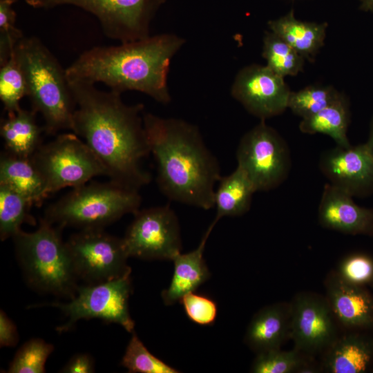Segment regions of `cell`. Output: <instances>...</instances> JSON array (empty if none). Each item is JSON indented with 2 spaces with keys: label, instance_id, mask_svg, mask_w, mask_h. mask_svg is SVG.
Listing matches in <instances>:
<instances>
[{
  "label": "cell",
  "instance_id": "obj_1",
  "mask_svg": "<svg viewBox=\"0 0 373 373\" xmlns=\"http://www.w3.org/2000/svg\"><path fill=\"white\" fill-rule=\"evenodd\" d=\"M75 102L72 131L88 145L111 180L139 190L151 181L142 161L151 153L144 105L126 104L120 93L68 81Z\"/></svg>",
  "mask_w": 373,
  "mask_h": 373
},
{
  "label": "cell",
  "instance_id": "obj_2",
  "mask_svg": "<svg viewBox=\"0 0 373 373\" xmlns=\"http://www.w3.org/2000/svg\"><path fill=\"white\" fill-rule=\"evenodd\" d=\"M144 126L162 193L180 203L205 210L213 207L220 167L198 127L150 113H144Z\"/></svg>",
  "mask_w": 373,
  "mask_h": 373
},
{
  "label": "cell",
  "instance_id": "obj_3",
  "mask_svg": "<svg viewBox=\"0 0 373 373\" xmlns=\"http://www.w3.org/2000/svg\"><path fill=\"white\" fill-rule=\"evenodd\" d=\"M184 43L175 34L164 33L117 46H95L66 69V76L68 81L101 82L120 93L141 92L167 104L171 61Z\"/></svg>",
  "mask_w": 373,
  "mask_h": 373
},
{
  "label": "cell",
  "instance_id": "obj_4",
  "mask_svg": "<svg viewBox=\"0 0 373 373\" xmlns=\"http://www.w3.org/2000/svg\"><path fill=\"white\" fill-rule=\"evenodd\" d=\"M14 55L25 77L32 110L44 119V132L72 130L76 106L66 69L35 37L23 36Z\"/></svg>",
  "mask_w": 373,
  "mask_h": 373
},
{
  "label": "cell",
  "instance_id": "obj_5",
  "mask_svg": "<svg viewBox=\"0 0 373 373\" xmlns=\"http://www.w3.org/2000/svg\"><path fill=\"white\" fill-rule=\"evenodd\" d=\"M61 229L42 218L36 231L20 230L12 238L28 283L40 291L71 299L78 288L77 277Z\"/></svg>",
  "mask_w": 373,
  "mask_h": 373
},
{
  "label": "cell",
  "instance_id": "obj_6",
  "mask_svg": "<svg viewBox=\"0 0 373 373\" xmlns=\"http://www.w3.org/2000/svg\"><path fill=\"white\" fill-rule=\"evenodd\" d=\"M139 190L109 180L73 188L46 209L44 218L61 228L103 229L140 207Z\"/></svg>",
  "mask_w": 373,
  "mask_h": 373
},
{
  "label": "cell",
  "instance_id": "obj_7",
  "mask_svg": "<svg viewBox=\"0 0 373 373\" xmlns=\"http://www.w3.org/2000/svg\"><path fill=\"white\" fill-rule=\"evenodd\" d=\"M31 159L42 176L48 194L77 187L107 173L88 145L74 133L58 135L41 144Z\"/></svg>",
  "mask_w": 373,
  "mask_h": 373
},
{
  "label": "cell",
  "instance_id": "obj_8",
  "mask_svg": "<svg viewBox=\"0 0 373 373\" xmlns=\"http://www.w3.org/2000/svg\"><path fill=\"white\" fill-rule=\"evenodd\" d=\"M236 160L256 191L280 186L291 167L289 146L281 135L265 120L247 132L236 150Z\"/></svg>",
  "mask_w": 373,
  "mask_h": 373
},
{
  "label": "cell",
  "instance_id": "obj_9",
  "mask_svg": "<svg viewBox=\"0 0 373 373\" xmlns=\"http://www.w3.org/2000/svg\"><path fill=\"white\" fill-rule=\"evenodd\" d=\"M131 273L108 281L78 287L75 296L68 303L48 304L60 309L68 317L66 323L57 327V331L67 332L80 319L96 318L119 324L133 333L135 323L128 309Z\"/></svg>",
  "mask_w": 373,
  "mask_h": 373
},
{
  "label": "cell",
  "instance_id": "obj_10",
  "mask_svg": "<svg viewBox=\"0 0 373 373\" xmlns=\"http://www.w3.org/2000/svg\"><path fill=\"white\" fill-rule=\"evenodd\" d=\"M75 273L89 284L108 281L131 272L123 238L102 229H82L66 242Z\"/></svg>",
  "mask_w": 373,
  "mask_h": 373
},
{
  "label": "cell",
  "instance_id": "obj_11",
  "mask_svg": "<svg viewBox=\"0 0 373 373\" xmlns=\"http://www.w3.org/2000/svg\"><path fill=\"white\" fill-rule=\"evenodd\" d=\"M164 0H44L41 8L72 6L94 15L105 35L120 43L149 35V28Z\"/></svg>",
  "mask_w": 373,
  "mask_h": 373
},
{
  "label": "cell",
  "instance_id": "obj_12",
  "mask_svg": "<svg viewBox=\"0 0 373 373\" xmlns=\"http://www.w3.org/2000/svg\"><path fill=\"white\" fill-rule=\"evenodd\" d=\"M134 215L123 238L129 256L172 260L181 252L179 220L169 204L139 209Z\"/></svg>",
  "mask_w": 373,
  "mask_h": 373
},
{
  "label": "cell",
  "instance_id": "obj_13",
  "mask_svg": "<svg viewBox=\"0 0 373 373\" xmlns=\"http://www.w3.org/2000/svg\"><path fill=\"white\" fill-rule=\"evenodd\" d=\"M290 338L307 356L324 352L338 338L336 318L325 297L298 293L289 303Z\"/></svg>",
  "mask_w": 373,
  "mask_h": 373
},
{
  "label": "cell",
  "instance_id": "obj_14",
  "mask_svg": "<svg viewBox=\"0 0 373 373\" xmlns=\"http://www.w3.org/2000/svg\"><path fill=\"white\" fill-rule=\"evenodd\" d=\"M283 78L267 66L251 64L237 73L231 94L249 113L265 120L287 108L291 91Z\"/></svg>",
  "mask_w": 373,
  "mask_h": 373
},
{
  "label": "cell",
  "instance_id": "obj_15",
  "mask_svg": "<svg viewBox=\"0 0 373 373\" xmlns=\"http://www.w3.org/2000/svg\"><path fill=\"white\" fill-rule=\"evenodd\" d=\"M319 169L329 184L352 197L373 193V153L366 144L323 152Z\"/></svg>",
  "mask_w": 373,
  "mask_h": 373
},
{
  "label": "cell",
  "instance_id": "obj_16",
  "mask_svg": "<svg viewBox=\"0 0 373 373\" xmlns=\"http://www.w3.org/2000/svg\"><path fill=\"white\" fill-rule=\"evenodd\" d=\"M325 298L336 320L344 327L373 330V295L365 286L350 283L336 271L325 280Z\"/></svg>",
  "mask_w": 373,
  "mask_h": 373
},
{
  "label": "cell",
  "instance_id": "obj_17",
  "mask_svg": "<svg viewBox=\"0 0 373 373\" xmlns=\"http://www.w3.org/2000/svg\"><path fill=\"white\" fill-rule=\"evenodd\" d=\"M318 218L326 229L345 234L373 236V209L358 205L352 195L329 183L323 189Z\"/></svg>",
  "mask_w": 373,
  "mask_h": 373
},
{
  "label": "cell",
  "instance_id": "obj_18",
  "mask_svg": "<svg viewBox=\"0 0 373 373\" xmlns=\"http://www.w3.org/2000/svg\"><path fill=\"white\" fill-rule=\"evenodd\" d=\"M289 303H276L258 310L245 336L247 346L256 353L279 349L290 338Z\"/></svg>",
  "mask_w": 373,
  "mask_h": 373
},
{
  "label": "cell",
  "instance_id": "obj_19",
  "mask_svg": "<svg viewBox=\"0 0 373 373\" xmlns=\"http://www.w3.org/2000/svg\"><path fill=\"white\" fill-rule=\"evenodd\" d=\"M216 222L213 220L194 250L186 254L179 253L172 260L174 270L168 288L162 291V300L166 305L179 302L185 294L195 291L211 276L204 258L207 241Z\"/></svg>",
  "mask_w": 373,
  "mask_h": 373
},
{
  "label": "cell",
  "instance_id": "obj_20",
  "mask_svg": "<svg viewBox=\"0 0 373 373\" xmlns=\"http://www.w3.org/2000/svg\"><path fill=\"white\" fill-rule=\"evenodd\" d=\"M372 361L373 338L355 332L338 337L328 347L322 366L329 373H362Z\"/></svg>",
  "mask_w": 373,
  "mask_h": 373
},
{
  "label": "cell",
  "instance_id": "obj_21",
  "mask_svg": "<svg viewBox=\"0 0 373 373\" xmlns=\"http://www.w3.org/2000/svg\"><path fill=\"white\" fill-rule=\"evenodd\" d=\"M37 113L21 107L7 113L1 120L0 135L5 151L23 157H31L41 146V133L45 131L37 122Z\"/></svg>",
  "mask_w": 373,
  "mask_h": 373
},
{
  "label": "cell",
  "instance_id": "obj_22",
  "mask_svg": "<svg viewBox=\"0 0 373 373\" xmlns=\"http://www.w3.org/2000/svg\"><path fill=\"white\" fill-rule=\"evenodd\" d=\"M0 184L20 193L34 205H41L49 195L44 180L31 157H19L6 151L0 157Z\"/></svg>",
  "mask_w": 373,
  "mask_h": 373
},
{
  "label": "cell",
  "instance_id": "obj_23",
  "mask_svg": "<svg viewBox=\"0 0 373 373\" xmlns=\"http://www.w3.org/2000/svg\"><path fill=\"white\" fill-rule=\"evenodd\" d=\"M268 26L301 56L310 59L323 46L327 24L300 21L291 10L285 16L269 21Z\"/></svg>",
  "mask_w": 373,
  "mask_h": 373
},
{
  "label": "cell",
  "instance_id": "obj_24",
  "mask_svg": "<svg viewBox=\"0 0 373 373\" xmlns=\"http://www.w3.org/2000/svg\"><path fill=\"white\" fill-rule=\"evenodd\" d=\"M256 192L252 182L238 166L229 175L221 176L214 193L216 215L213 220L222 217L240 216L247 213Z\"/></svg>",
  "mask_w": 373,
  "mask_h": 373
},
{
  "label": "cell",
  "instance_id": "obj_25",
  "mask_svg": "<svg viewBox=\"0 0 373 373\" xmlns=\"http://www.w3.org/2000/svg\"><path fill=\"white\" fill-rule=\"evenodd\" d=\"M349 121L347 103L341 96L317 113L303 118L299 128L304 133L327 135L335 141L337 146L348 148L351 146L347 135Z\"/></svg>",
  "mask_w": 373,
  "mask_h": 373
},
{
  "label": "cell",
  "instance_id": "obj_26",
  "mask_svg": "<svg viewBox=\"0 0 373 373\" xmlns=\"http://www.w3.org/2000/svg\"><path fill=\"white\" fill-rule=\"evenodd\" d=\"M33 203L24 195L0 184V238L5 240L12 238L21 229L23 223L35 224V220L30 211Z\"/></svg>",
  "mask_w": 373,
  "mask_h": 373
},
{
  "label": "cell",
  "instance_id": "obj_27",
  "mask_svg": "<svg viewBox=\"0 0 373 373\" xmlns=\"http://www.w3.org/2000/svg\"><path fill=\"white\" fill-rule=\"evenodd\" d=\"M262 57L266 66L283 77L303 70L304 57L273 32H266L264 37Z\"/></svg>",
  "mask_w": 373,
  "mask_h": 373
},
{
  "label": "cell",
  "instance_id": "obj_28",
  "mask_svg": "<svg viewBox=\"0 0 373 373\" xmlns=\"http://www.w3.org/2000/svg\"><path fill=\"white\" fill-rule=\"evenodd\" d=\"M342 95L331 86H309L291 92L287 108L296 115L305 118L326 108Z\"/></svg>",
  "mask_w": 373,
  "mask_h": 373
},
{
  "label": "cell",
  "instance_id": "obj_29",
  "mask_svg": "<svg viewBox=\"0 0 373 373\" xmlns=\"http://www.w3.org/2000/svg\"><path fill=\"white\" fill-rule=\"evenodd\" d=\"M0 66V99L6 113L14 112L21 108V99L27 96L25 77L14 52Z\"/></svg>",
  "mask_w": 373,
  "mask_h": 373
},
{
  "label": "cell",
  "instance_id": "obj_30",
  "mask_svg": "<svg viewBox=\"0 0 373 373\" xmlns=\"http://www.w3.org/2000/svg\"><path fill=\"white\" fill-rule=\"evenodd\" d=\"M305 355L298 350L274 349L257 353L251 372L254 373L298 372L307 363Z\"/></svg>",
  "mask_w": 373,
  "mask_h": 373
},
{
  "label": "cell",
  "instance_id": "obj_31",
  "mask_svg": "<svg viewBox=\"0 0 373 373\" xmlns=\"http://www.w3.org/2000/svg\"><path fill=\"white\" fill-rule=\"evenodd\" d=\"M122 365L131 373L180 372L151 353L134 332L122 357Z\"/></svg>",
  "mask_w": 373,
  "mask_h": 373
},
{
  "label": "cell",
  "instance_id": "obj_32",
  "mask_svg": "<svg viewBox=\"0 0 373 373\" xmlns=\"http://www.w3.org/2000/svg\"><path fill=\"white\" fill-rule=\"evenodd\" d=\"M52 345L41 338H32L17 352L8 369L9 373H43L45 363L52 352Z\"/></svg>",
  "mask_w": 373,
  "mask_h": 373
},
{
  "label": "cell",
  "instance_id": "obj_33",
  "mask_svg": "<svg viewBox=\"0 0 373 373\" xmlns=\"http://www.w3.org/2000/svg\"><path fill=\"white\" fill-rule=\"evenodd\" d=\"M16 1L0 0V65L10 58L23 37L16 26L17 13L13 7Z\"/></svg>",
  "mask_w": 373,
  "mask_h": 373
},
{
  "label": "cell",
  "instance_id": "obj_34",
  "mask_svg": "<svg viewBox=\"0 0 373 373\" xmlns=\"http://www.w3.org/2000/svg\"><path fill=\"white\" fill-rule=\"evenodd\" d=\"M345 281L365 286L373 281V258L364 254H353L345 257L336 270Z\"/></svg>",
  "mask_w": 373,
  "mask_h": 373
},
{
  "label": "cell",
  "instance_id": "obj_35",
  "mask_svg": "<svg viewBox=\"0 0 373 373\" xmlns=\"http://www.w3.org/2000/svg\"><path fill=\"white\" fill-rule=\"evenodd\" d=\"M179 302L187 317L194 323L202 326L214 323L218 314V305L210 297L192 291L183 296Z\"/></svg>",
  "mask_w": 373,
  "mask_h": 373
},
{
  "label": "cell",
  "instance_id": "obj_36",
  "mask_svg": "<svg viewBox=\"0 0 373 373\" xmlns=\"http://www.w3.org/2000/svg\"><path fill=\"white\" fill-rule=\"evenodd\" d=\"M18 333L13 321L1 310L0 312V345L1 347H13L18 342Z\"/></svg>",
  "mask_w": 373,
  "mask_h": 373
},
{
  "label": "cell",
  "instance_id": "obj_37",
  "mask_svg": "<svg viewBox=\"0 0 373 373\" xmlns=\"http://www.w3.org/2000/svg\"><path fill=\"white\" fill-rule=\"evenodd\" d=\"M64 373H90L94 372V362L88 354L74 355L61 370Z\"/></svg>",
  "mask_w": 373,
  "mask_h": 373
},
{
  "label": "cell",
  "instance_id": "obj_38",
  "mask_svg": "<svg viewBox=\"0 0 373 373\" xmlns=\"http://www.w3.org/2000/svg\"><path fill=\"white\" fill-rule=\"evenodd\" d=\"M360 9L363 11H373V0H360Z\"/></svg>",
  "mask_w": 373,
  "mask_h": 373
},
{
  "label": "cell",
  "instance_id": "obj_39",
  "mask_svg": "<svg viewBox=\"0 0 373 373\" xmlns=\"http://www.w3.org/2000/svg\"><path fill=\"white\" fill-rule=\"evenodd\" d=\"M369 149L373 153V119L372 121L370 135L367 142L365 143Z\"/></svg>",
  "mask_w": 373,
  "mask_h": 373
},
{
  "label": "cell",
  "instance_id": "obj_40",
  "mask_svg": "<svg viewBox=\"0 0 373 373\" xmlns=\"http://www.w3.org/2000/svg\"><path fill=\"white\" fill-rule=\"evenodd\" d=\"M26 2L33 8H41L44 0H25Z\"/></svg>",
  "mask_w": 373,
  "mask_h": 373
},
{
  "label": "cell",
  "instance_id": "obj_41",
  "mask_svg": "<svg viewBox=\"0 0 373 373\" xmlns=\"http://www.w3.org/2000/svg\"><path fill=\"white\" fill-rule=\"evenodd\" d=\"M370 285H371L373 287V281L371 283Z\"/></svg>",
  "mask_w": 373,
  "mask_h": 373
}]
</instances>
